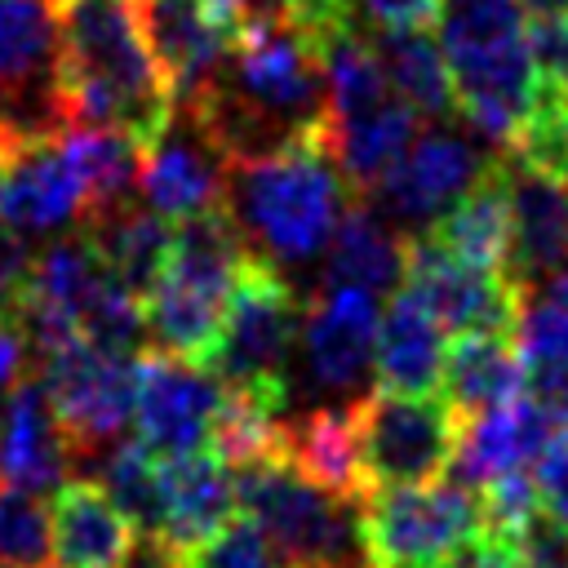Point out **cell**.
Returning a JSON list of instances; mask_svg holds the SVG:
<instances>
[{"mask_svg":"<svg viewBox=\"0 0 568 568\" xmlns=\"http://www.w3.org/2000/svg\"><path fill=\"white\" fill-rule=\"evenodd\" d=\"M510 337L524 364V386L568 422V302L537 288L524 293Z\"/></svg>","mask_w":568,"mask_h":568,"instance_id":"obj_29","label":"cell"},{"mask_svg":"<svg viewBox=\"0 0 568 568\" xmlns=\"http://www.w3.org/2000/svg\"><path fill=\"white\" fill-rule=\"evenodd\" d=\"M248 257L253 253L222 204L178 217L169 235L164 271L142 297L146 346L204 364L217 342L226 297Z\"/></svg>","mask_w":568,"mask_h":568,"instance_id":"obj_5","label":"cell"},{"mask_svg":"<svg viewBox=\"0 0 568 568\" xmlns=\"http://www.w3.org/2000/svg\"><path fill=\"white\" fill-rule=\"evenodd\" d=\"M235 506L271 537L288 568H359V497H346L306 470H297L280 448L231 470Z\"/></svg>","mask_w":568,"mask_h":568,"instance_id":"obj_6","label":"cell"},{"mask_svg":"<svg viewBox=\"0 0 568 568\" xmlns=\"http://www.w3.org/2000/svg\"><path fill=\"white\" fill-rule=\"evenodd\" d=\"M58 80L75 124H106L142 146L173 115V84L160 71L138 0H53Z\"/></svg>","mask_w":568,"mask_h":568,"instance_id":"obj_2","label":"cell"},{"mask_svg":"<svg viewBox=\"0 0 568 568\" xmlns=\"http://www.w3.org/2000/svg\"><path fill=\"white\" fill-rule=\"evenodd\" d=\"M484 528V501L462 479L368 488L359 497V537L373 568H444Z\"/></svg>","mask_w":568,"mask_h":568,"instance_id":"obj_9","label":"cell"},{"mask_svg":"<svg viewBox=\"0 0 568 568\" xmlns=\"http://www.w3.org/2000/svg\"><path fill=\"white\" fill-rule=\"evenodd\" d=\"M138 546V528L93 479H62L49 506V559L53 568H124Z\"/></svg>","mask_w":568,"mask_h":568,"instance_id":"obj_20","label":"cell"},{"mask_svg":"<svg viewBox=\"0 0 568 568\" xmlns=\"http://www.w3.org/2000/svg\"><path fill=\"white\" fill-rule=\"evenodd\" d=\"M444 568H524L519 559V546L510 532H497V528H484L475 541H466Z\"/></svg>","mask_w":568,"mask_h":568,"instance_id":"obj_40","label":"cell"},{"mask_svg":"<svg viewBox=\"0 0 568 568\" xmlns=\"http://www.w3.org/2000/svg\"><path fill=\"white\" fill-rule=\"evenodd\" d=\"M84 182L71 164V151L58 138H31L9 146L0 169V222L18 235H40L80 222Z\"/></svg>","mask_w":568,"mask_h":568,"instance_id":"obj_18","label":"cell"},{"mask_svg":"<svg viewBox=\"0 0 568 568\" xmlns=\"http://www.w3.org/2000/svg\"><path fill=\"white\" fill-rule=\"evenodd\" d=\"M439 390L462 417L524 395L528 386H524V364L515 355V337L510 333H457V342L444 351Z\"/></svg>","mask_w":568,"mask_h":568,"instance_id":"obj_27","label":"cell"},{"mask_svg":"<svg viewBox=\"0 0 568 568\" xmlns=\"http://www.w3.org/2000/svg\"><path fill=\"white\" fill-rule=\"evenodd\" d=\"M186 106L204 115L231 160L324 138L328 98L315 31L288 13H248Z\"/></svg>","mask_w":568,"mask_h":568,"instance_id":"obj_1","label":"cell"},{"mask_svg":"<svg viewBox=\"0 0 568 568\" xmlns=\"http://www.w3.org/2000/svg\"><path fill=\"white\" fill-rule=\"evenodd\" d=\"M337 22L355 27L364 40L390 36V31H417L430 27L439 13V0H333Z\"/></svg>","mask_w":568,"mask_h":568,"instance_id":"obj_35","label":"cell"},{"mask_svg":"<svg viewBox=\"0 0 568 568\" xmlns=\"http://www.w3.org/2000/svg\"><path fill=\"white\" fill-rule=\"evenodd\" d=\"M178 568H288L280 559V550L271 546V537L240 510L231 515L217 532H209L204 541L186 546L173 555Z\"/></svg>","mask_w":568,"mask_h":568,"instance_id":"obj_33","label":"cell"},{"mask_svg":"<svg viewBox=\"0 0 568 568\" xmlns=\"http://www.w3.org/2000/svg\"><path fill=\"white\" fill-rule=\"evenodd\" d=\"M280 453L311 479H320L346 497H364L359 466H355L351 404H324L302 417H280Z\"/></svg>","mask_w":568,"mask_h":568,"instance_id":"obj_30","label":"cell"},{"mask_svg":"<svg viewBox=\"0 0 568 568\" xmlns=\"http://www.w3.org/2000/svg\"><path fill=\"white\" fill-rule=\"evenodd\" d=\"M124 568H178V559H173V550H169L164 541L138 537V546H133V555L124 559Z\"/></svg>","mask_w":568,"mask_h":568,"instance_id":"obj_43","label":"cell"},{"mask_svg":"<svg viewBox=\"0 0 568 568\" xmlns=\"http://www.w3.org/2000/svg\"><path fill=\"white\" fill-rule=\"evenodd\" d=\"M532 484H537V501L541 510L568 528V422L555 426L541 444V453L532 457Z\"/></svg>","mask_w":568,"mask_h":568,"instance_id":"obj_37","label":"cell"},{"mask_svg":"<svg viewBox=\"0 0 568 568\" xmlns=\"http://www.w3.org/2000/svg\"><path fill=\"white\" fill-rule=\"evenodd\" d=\"M519 13L524 18H555V13H568V0H519Z\"/></svg>","mask_w":568,"mask_h":568,"instance_id":"obj_44","label":"cell"},{"mask_svg":"<svg viewBox=\"0 0 568 568\" xmlns=\"http://www.w3.org/2000/svg\"><path fill=\"white\" fill-rule=\"evenodd\" d=\"M404 275V231H395L364 200H351L324 244L320 284H351L368 293H390Z\"/></svg>","mask_w":568,"mask_h":568,"instance_id":"obj_26","label":"cell"},{"mask_svg":"<svg viewBox=\"0 0 568 568\" xmlns=\"http://www.w3.org/2000/svg\"><path fill=\"white\" fill-rule=\"evenodd\" d=\"M0 559L22 568L49 564V506L31 488L0 484Z\"/></svg>","mask_w":568,"mask_h":568,"instance_id":"obj_34","label":"cell"},{"mask_svg":"<svg viewBox=\"0 0 568 568\" xmlns=\"http://www.w3.org/2000/svg\"><path fill=\"white\" fill-rule=\"evenodd\" d=\"M253 13H288L306 27H320V22H337L333 13V0H248Z\"/></svg>","mask_w":568,"mask_h":568,"instance_id":"obj_42","label":"cell"},{"mask_svg":"<svg viewBox=\"0 0 568 568\" xmlns=\"http://www.w3.org/2000/svg\"><path fill=\"white\" fill-rule=\"evenodd\" d=\"M377 293L351 284H320L315 297L302 306L297 346L306 377L320 390H359L373 373V342H377Z\"/></svg>","mask_w":568,"mask_h":568,"instance_id":"obj_16","label":"cell"},{"mask_svg":"<svg viewBox=\"0 0 568 568\" xmlns=\"http://www.w3.org/2000/svg\"><path fill=\"white\" fill-rule=\"evenodd\" d=\"M355 430V466L359 488H395V484H430L444 479L462 413L435 390H364L351 399Z\"/></svg>","mask_w":568,"mask_h":568,"instance_id":"obj_8","label":"cell"},{"mask_svg":"<svg viewBox=\"0 0 568 568\" xmlns=\"http://www.w3.org/2000/svg\"><path fill=\"white\" fill-rule=\"evenodd\" d=\"M67 466H71V448L44 399V386L36 373H22L0 408V484L53 493Z\"/></svg>","mask_w":568,"mask_h":568,"instance_id":"obj_22","label":"cell"},{"mask_svg":"<svg viewBox=\"0 0 568 568\" xmlns=\"http://www.w3.org/2000/svg\"><path fill=\"white\" fill-rule=\"evenodd\" d=\"M0 568H22V564H4V559H0Z\"/></svg>","mask_w":568,"mask_h":568,"instance_id":"obj_45","label":"cell"},{"mask_svg":"<svg viewBox=\"0 0 568 568\" xmlns=\"http://www.w3.org/2000/svg\"><path fill=\"white\" fill-rule=\"evenodd\" d=\"M555 426H564V422L532 390H524L506 404H493V408L462 417L457 448H453L448 466L457 470L462 484L484 488L488 479H497L506 470H528Z\"/></svg>","mask_w":568,"mask_h":568,"instance_id":"obj_19","label":"cell"},{"mask_svg":"<svg viewBox=\"0 0 568 568\" xmlns=\"http://www.w3.org/2000/svg\"><path fill=\"white\" fill-rule=\"evenodd\" d=\"M36 377L67 435L71 466L98 462L129 426L138 355H111L84 337H67L36 355Z\"/></svg>","mask_w":568,"mask_h":568,"instance_id":"obj_10","label":"cell"},{"mask_svg":"<svg viewBox=\"0 0 568 568\" xmlns=\"http://www.w3.org/2000/svg\"><path fill=\"white\" fill-rule=\"evenodd\" d=\"M27 275H31V248L22 244V235L9 222H0V315L18 320Z\"/></svg>","mask_w":568,"mask_h":568,"instance_id":"obj_39","label":"cell"},{"mask_svg":"<svg viewBox=\"0 0 568 568\" xmlns=\"http://www.w3.org/2000/svg\"><path fill=\"white\" fill-rule=\"evenodd\" d=\"M430 240H439L448 253L488 266V271H506V253H510V209H506V186L497 173V160L426 226Z\"/></svg>","mask_w":568,"mask_h":568,"instance_id":"obj_28","label":"cell"},{"mask_svg":"<svg viewBox=\"0 0 568 568\" xmlns=\"http://www.w3.org/2000/svg\"><path fill=\"white\" fill-rule=\"evenodd\" d=\"M497 173L510 209L506 275L515 280L519 293H528L555 266L568 262V182L506 146L497 155Z\"/></svg>","mask_w":568,"mask_h":568,"instance_id":"obj_17","label":"cell"},{"mask_svg":"<svg viewBox=\"0 0 568 568\" xmlns=\"http://www.w3.org/2000/svg\"><path fill=\"white\" fill-rule=\"evenodd\" d=\"M435 22L453 80V111L479 142L506 146L537 102L519 0H439Z\"/></svg>","mask_w":568,"mask_h":568,"instance_id":"obj_4","label":"cell"},{"mask_svg":"<svg viewBox=\"0 0 568 568\" xmlns=\"http://www.w3.org/2000/svg\"><path fill=\"white\" fill-rule=\"evenodd\" d=\"M138 9L151 53L173 84V102L195 98L213 80L231 36L204 13L200 0H138Z\"/></svg>","mask_w":568,"mask_h":568,"instance_id":"obj_24","label":"cell"},{"mask_svg":"<svg viewBox=\"0 0 568 568\" xmlns=\"http://www.w3.org/2000/svg\"><path fill=\"white\" fill-rule=\"evenodd\" d=\"M524 568H568V528L555 524L546 510H537L519 532H515Z\"/></svg>","mask_w":568,"mask_h":568,"instance_id":"obj_38","label":"cell"},{"mask_svg":"<svg viewBox=\"0 0 568 568\" xmlns=\"http://www.w3.org/2000/svg\"><path fill=\"white\" fill-rule=\"evenodd\" d=\"M399 284H408L453 337L457 333H510L519 302H524V293L515 288V280L506 271L475 266V262L448 253L426 231L404 235Z\"/></svg>","mask_w":568,"mask_h":568,"instance_id":"obj_13","label":"cell"},{"mask_svg":"<svg viewBox=\"0 0 568 568\" xmlns=\"http://www.w3.org/2000/svg\"><path fill=\"white\" fill-rule=\"evenodd\" d=\"M386 84L395 89V98L417 115V120H444L453 115V80H448V62L444 49L430 40L426 27L417 31H390V36H373L368 40Z\"/></svg>","mask_w":568,"mask_h":568,"instance_id":"obj_31","label":"cell"},{"mask_svg":"<svg viewBox=\"0 0 568 568\" xmlns=\"http://www.w3.org/2000/svg\"><path fill=\"white\" fill-rule=\"evenodd\" d=\"M488 164L493 155L466 133L453 129H430L422 138L413 133L404 155L382 173V182L364 200H373L395 231L413 235L426 231Z\"/></svg>","mask_w":568,"mask_h":568,"instance_id":"obj_14","label":"cell"},{"mask_svg":"<svg viewBox=\"0 0 568 568\" xmlns=\"http://www.w3.org/2000/svg\"><path fill=\"white\" fill-rule=\"evenodd\" d=\"M31 346H27V333H22V324L13 320V315H0V390H9L22 373H27V355Z\"/></svg>","mask_w":568,"mask_h":568,"instance_id":"obj_41","label":"cell"},{"mask_svg":"<svg viewBox=\"0 0 568 568\" xmlns=\"http://www.w3.org/2000/svg\"><path fill=\"white\" fill-rule=\"evenodd\" d=\"M302 306L306 302L297 297L293 280L280 266L248 257L226 297L217 342L204 359L213 368V377L231 390H244V395L280 408L288 395V364H293V346H297Z\"/></svg>","mask_w":568,"mask_h":568,"instance_id":"obj_7","label":"cell"},{"mask_svg":"<svg viewBox=\"0 0 568 568\" xmlns=\"http://www.w3.org/2000/svg\"><path fill=\"white\" fill-rule=\"evenodd\" d=\"M222 399V382L209 364L182 359L160 346H142L133 364V430L138 444L155 457H178L191 448H209L213 413Z\"/></svg>","mask_w":568,"mask_h":568,"instance_id":"obj_12","label":"cell"},{"mask_svg":"<svg viewBox=\"0 0 568 568\" xmlns=\"http://www.w3.org/2000/svg\"><path fill=\"white\" fill-rule=\"evenodd\" d=\"M102 488L129 515L138 537L160 532V457L138 439H115L102 453Z\"/></svg>","mask_w":568,"mask_h":568,"instance_id":"obj_32","label":"cell"},{"mask_svg":"<svg viewBox=\"0 0 568 568\" xmlns=\"http://www.w3.org/2000/svg\"><path fill=\"white\" fill-rule=\"evenodd\" d=\"M231 155L204 124V115L186 102H173V115L164 129L142 146V173L138 195L160 217L178 222L186 213H200L209 204H222Z\"/></svg>","mask_w":568,"mask_h":568,"instance_id":"obj_15","label":"cell"},{"mask_svg":"<svg viewBox=\"0 0 568 568\" xmlns=\"http://www.w3.org/2000/svg\"><path fill=\"white\" fill-rule=\"evenodd\" d=\"M448 351V328L435 320V311L408 288L395 284L386 311L377 315V342H373V373L386 390H435L439 368Z\"/></svg>","mask_w":568,"mask_h":568,"instance_id":"obj_23","label":"cell"},{"mask_svg":"<svg viewBox=\"0 0 568 568\" xmlns=\"http://www.w3.org/2000/svg\"><path fill=\"white\" fill-rule=\"evenodd\" d=\"M351 200L355 191L333 164L324 138L240 155L226 164L222 186V209L231 213L248 253L280 271L315 262Z\"/></svg>","mask_w":568,"mask_h":568,"instance_id":"obj_3","label":"cell"},{"mask_svg":"<svg viewBox=\"0 0 568 568\" xmlns=\"http://www.w3.org/2000/svg\"><path fill=\"white\" fill-rule=\"evenodd\" d=\"M67 129L53 0H0V138L31 142Z\"/></svg>","mask_w":568,"mask_h":568,"instance_id":"obj_11","label":"cell"},{"mask_svg":"<svg viewBox=\"0 0 568 568\" xmlns=\"http://www.w3.org/2000/svg\"><path fill=\"white\" fill-rule=\"evenodd\" d=\"M235 479L231 466L213 448H191L178 457H160V532L173 555L204 541L235 515Z\"/></svg>","mask_w":568,"mask_h":568,"instance_id":"obj_21","label":"cell"},{"mask_svg":"<svg viewBox=\"0 0 568 568\" xmlns=\"http://www.w3.org/2000/svg\"><path fill=\"white\" fill-rule=\"evenodd\" d=\"M524 40H528V58L537 71V89L568 98V13L524 18Z\"/></svg>","mask_w":568,"mask_h":568,"instance_id":"obj_36","label":"cell"},{"mask_svg":"<svg viewBox=\"0 0 568 568\" xmlns=\"http://www.w3.org/2000/svg\"><path fill=\"white\" fill-rule=\"evenodd\" d=\"M93 248L102 253L106 271L142 302L151 293V284L160 280L164 271V257H169V235H173V222L160 217L155 209L142 204V195L115 204V209H102L84 222H75Z\"/></svg>","mask_w":568,"mask_h":568,"instance_id":"obj_25","label":"cell"}]
</instances>
